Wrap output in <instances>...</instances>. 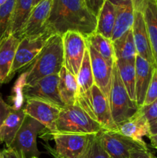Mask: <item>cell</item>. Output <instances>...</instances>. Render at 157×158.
<instances>
[{"instance_id": "cell-1", "label": "cell", "mask_w": 157, "mask_h": 158, "mask_svg": "<svg viewBox=\"0 0 157 158\" xmlns=\"http://www.w3.org/2000/svg\"><path fill=\"white\" fill-rule=\"evenodd\" d=\"M96 24V16L88 9L85 0H52L46 29L62 35L74 31L86 38L95 32Z\"/></svg>"}, {"instance_id": "cell-2", "label": "cell", "mask_w": 157, "mask_h": 158, "mask_svg": "<svg viewBox=\"0 0 157 158\" xmlns=\"http://www.w3.org/2000/svg\"><path fill=\"white\" fill-rule=\"evenodd\" d=\"M63 63L62 35L53 34L28 69L25 85H32L48 76L59 73Z\"/></svg>"}, {"instance_id": "cell-3", "label": "cell", "mask_w": 157, "mask_h": 158, "mask_svg": "<svg viewBox=\"0 0 157 158\" xmlns=\"http://www.w3.org/2000/svg\"><path fill=\"white\" fill-rule=\"evenodd\" d=\"M102 131L103 128L101 125L78 101L61 109L56 123V132L93 135Z\"/></svg>"}, {"instance_id": "cell-4", "label": "cell", "mask_w": 157, "mask_h": 158, "mask_svg": "<svg viewBox=\"0 0 157 158\" xmlns=\"http://www.w3.org/2000/svg\"><path fill=\"white\" fill-rule=\"evenodd\" d=\"M112 117L117 127L135 115L139 107L131 100L122 82L115 63L112 68L111 89L109 97Z\"/></svg>"}, {"instance_id": "cell-5", "label": "cell", "mask_w": 157, "mask_h": 158, "mask_svg": "<svg viewBox=\"0 0 157 158\" xmlns=\"http://www.w3.org/2000/svg\"><path fill=\"white\" fill-rule=\"evenodd\" d=\"M46 130L38 120L26 114L21 127L9 148L22 153L26 158L38 157L41 153L37 148L36 139Z\"/></svg>"}, {"instance_id": "cell-6", "label": "cell", "mask_w": 157, "mask_h": 158, "mask_svg": "<svg viewBox=\"0 0 157 158\" xmlns=\"http://www.w3.org/2000/svg\"><path fill=\"white\" fill-rule=\"evenodd\" d=\"M52 35V32L46 29L38 35L20 39V42L15 51V59L11 70V77H12L16 71L32 64Z\"/></svg>"}, {"instance_id": "cell-7", "label": "cell", "mask_w": 157, "mask_h": 158, "mask_svg": "<svg viewBox=\"0 0 157 158\" xmlns=\"http://www.w3.org/2000/svg\"><path fill=\"white\" fill-rule=\"evenodd\" d=\"M47 133L48 136H51V139L55 141V148L52 151L55 158H80L87 148L92 136L58 132Z\"/></svg>"}, {"instance_id": "cell-8", "label": "cell", "mask_w": 157, "mask_h": 158, "mask_svg": "<svg viewBox=\"0 0 157 158\" xmlns=\"http://www.w3.org/2000/svg\"><path fill=\"white\" fill-rule=\"evenodd\" d=\"M63 66L76 77L87 48L86 39L81 33L68 31L62 35Z\"/></svg>"}, {"instance_id": "cell-9", "label": "cell", "mask_w": 157, "mask_h": 158, "mask_svg": "<svg viewBox=\"0 0 157 158\" xmlns=\"http://www.w3.org/2000/svg\"><path fill=\"white\" fill-rule=\"evenodd\" d=\"M100 141L105 151L112 158H129L133 150L146 148V143H141L125 137L118 131H102L99 133Z\"/></svg>"}, {"instance_id": "cell-10", "label": "cell", "mask_w": 157, "mask_h": 158, "mask_svg": "<svg viewBox=\"0 0 157 158\" xmlns=\"http://www.w3.org/2000/svg\"><path fill=\"white\" fill-rule=\"evenodd\" d=\"M58 73L53 74L44 77L32 85H25L23 88L24 97L26 100H43L60 107H64L65 105L58 92Z\"/></svg>"}, {"instance_id": "cell-11", "label": "cell", "mask_w": 157, "mask_h": 158, "mask_svg": "<svg viewBox=\"0 0 157 158\" xmlns=\"http://www.w3.org/2000/svg\"><path fill=\"white\" fill-rule=\"evenodd\" d=\"M62 107L35 99L26 100L25 114L38 120L49 133L56 132V123Z\"/></svg>"}, {"instance_id": "cell-12", "label": "cell", "mask_w": 157, "mask_h": 158, "mask_svg": "<svg viewBox=\"0 0 157 158\" xmlns=\"http://www.w3.org/2000/svg\"><path fill=\"white\" fill-rule=\"evenodd\" d=\"M89 101L92 115L103 130L109 131H118V127L112 119L109 100L95 84L91 89Z\"/></svg>"}, {"instance_id": "cell-13", "label": "cell", "mask_w": 157, "mask_h": 158, "mask_svg": "<svg viewBox=\"0 0 157 158\" xmlns=\"http://www.w3.org/2000/svg\"><path fill=\"white\" fill-rule=\"evenodd\" d=\"M87 48L90 56L94 83L109 100L113 66L109 64V63L88 43Z\"/></svg>"}, {"instance_id": "cell-14", "label": "cell", "mask_w": 157, "mask_h": 158, "mask_svg": "<svg viewBox=\"0 0 157 158\" xmlns=\"http://www.w3.org/2000/svg\"><path fill=\"white\" fill-rule=\"evenodd\" d=\"M52 6V0H42L34 6L19 39L34 36L46 30V23L50 15Z\"/></svg>"}, {"instance_id": "cell-15", "label": "cell", "mask_w": 157, "mask_h": 158, "mask_svg": "<svg viewBox=\"0 0 157 158\" xmlns=\"http://www.w3.org/2000/svg\"><path fill=\"white\" fill-rule=\"evenodd\" d=\"M132 31L137 55L143 57L156 67L144 17L143 12L138 9H135L134 23L132 25Z\"/></svg>"}, {"instance_id": "cell-16", "label": "cell", "mask_w": 157, "mask_h": 158, "mask_svg": "<svg viewBox=\"0 0 157 158\" xmlns=\"http://www.w3.org/2000/svg\"><path fill=\"white\" fill-rule=\"evenodd\" d=\"M115 9V21L112 35V42L131 30L134 23L133 0H109Z\"/></svg>"}, {"instance_id": "cell-17", "label": "cell", "mask_w": 157, "mask_h": 158, "mask_svg": "<svg viewBox=\"0 0 157 158\" xmlns=\"http://www.w3.org/2000/svg\"><path fill=\"white\" fill-rule=\"evenodd\" d=\"M134 8L143 12L157 67V3L155 0H133Z\"/></svg>"}, {"instance_id": "cell-18", "label": "cell", "mask_w": 157, "mask_h": 158, "mask_svg": "<svg viewBox=\"0 0 157 158\" xmlns=\"http://www.w3.org/2000/svg\"><path fill=\"white\" fill-rule=\"evenodd\" d=\"M135 103L140 108L143 106L155 66L139 55L135 58Z\"/></svg>"}, {"instance_id": "cell-19", "label": "cell", "mask_w": 157, "mask_h": 158, "mask_svg": "<svg viewBox=\"0 0 157 158\" xmlns=\"http://www.w3.org/2000/svg\"><path fill=\"white\" fill-rule=\"evenodd\" d=\"M118 131L125 137L139 143H146L143 138L150 134V123L139 109L135 115L118 127Z\"/></svg>"}, {"instance_id": "cell-20", "label": "cell", "mask_w": 157, "mask_h": 158, "mask_svg": "<svg viewBox=\"0 0 157 158\" xmlns=\"http://www.w3.org/2000/svg\"><path fill=\"white\" fill-rule=\"evenodd\" d=\"M20 39L11 35L0 43V84L10 80L15 51Z\"/></svg>"}, {"instance_id": "cell-21", "label": "cell", "mask_w": 157, "mask_h": 158, "mask_svg": "<svg viewBox=\"0 0 157 158\" xmlns=\"http://www.w3.org/2000/svg\"><path fill=\"white\" fill-rule=\"evenodd\" d=\"M58 80V92L65 106H71L76 103L78 97V87L76 77L72 75L64 66L60 70Z\"/></svg>"}, {"instance_id": "cell-22", "label": "cell", "mask_w": 157, "mask_h": 158, "mask_svg": "<svg viewBox=\"0 0 157 158\" xmlns=\"http://www.w3.org/2000/svg\"><path fill=\"white\" fill-rule=\"evenodd\" d=\"M26 114L24 109H13L0 128V143H5L9 148L23 123Z\"/></svg>"}, {"instance_id": "cell-23", "label": "cell", "mask_w": 157, "mask_h": 158, "mask_svg": "<svg viewBox=\"0 0 157 158\" xmlns=\"http://www.w3.org/2000/svg\"><path fill=\"white\" fill-rule=\"evenodd\" d=\"M116 61L135 63L137 56L132 29L112 42Z\"/></svg>"}, {"instance_id": "cell-24", "label": "cell", "mask_w": 157, "mask_h": 158, "mask_svg": "<svg viewBox=\"0 0 157 158\" xmlns=\"http://www.w3.org/2000/svg\"><path fill=\"white\" fill-rule=\"evenodd\" d=\"M115 21V13L113 5L109 0H106L97 15V24L95 32L111 40Z\"/></svg>"}, {"instance_id": "cell-25", "label": "cell", "mask_w": 157, "mask_h": 158, "mask_svg": "<svg viewBox=\"0 0 157 158\" xmlns=\"http://www.w3.org/2000/svg\"><path fill=\"white\" fill-rule=\"evenodd\" d=\"M86 42L89 46H92L103 58L113 66L116 62L114 52L113 43L110 39L106 38L103 35L94 32L86 37Z\"/></svg>"}, {"instance_id": "cell-26", "label": "cell", "mask_w": 157, "mask_h": 158, "mask_svg": "<svg viewBox=\"0 0 157 158\" xmlns=\"http://www.w3.org/2000/svg\"><path fill=\"white\" fill-rule=\"evenodd\" d=\"M33 9V0H16L14 9L12 35L19 38L20 34Z\"/></svg>"}, {"instance_id": "cell-27", "label": "cell", "mask_w": 157, "mask_h": 158, "mask_svg": "<svg viewBox=\"0 0 157 158\" xmlns=\"http://www.w3.org/2000/svg\"><path fill=\"white\" fill-rule=\"evenodd\" d=\"M122 82L131 100L135 102V66L132 62H115Z\"/></svg>"}, {"instance_id": "cell-28", "label": "cell", "mask_w": 157, "mask_h": 158, "mask_svg": "<svg viewBox=\"0 0 157 158\" xmlns=\"http://www.w3.org/2000/svg\"><path fill=\"white\" fill-rule=\"evenodd\" d=\"M16 0H8L0 6V43L12 35L14 9Z\"/></svg>"}, {"instance_id": "cell-29", "label": "cell", "mask_w": 157, "mask_h": 158, "mask_svg": "<svg viewBox=\"0 0 157 158\" xmlns=\"http://www.w3.org/2000/svg\"><path fill=\"white\" fill-rule=\"evenodd\" d=\"M80 158H112L107 154L102 145L99 134L91 137L89 145Z\"/></svg>"}, {"instance_id": "cell-30", "label": "cell", "mask_w": 157, "mask_h": 158, "mask_svg": "<svg viewBox=\"0 0 157 158\" xmlns=\"http://www.w3.org/2000/svg\"><path fill=\"white\" fill-rule=\"evenodd\" d=\"M157 99V67H155L152 73V77L149 83L146 98H145L143 106H149Z\"/></svg>"}, {"instance_id": "cell-31", "label": "cell", "mask_w": 157, "mask_h": 158, "mask_svg": "<svg viewBox=\"0 0 157 158\" xmlns=\"http://www.w3.org/2000/svg\"><path fill=\"white\" fill-rule=\"evenodd\" d=\"M139 110L144 114L145 117L149 122L154 121L157 119V99L155 101L152 102L149 106H142L139 108Z\"/></svg>"}, {"instance_id": "cell-32", "label": "cell", "mask_w": 157, "mask_h": 158, "mask_svg": "<svg viewBox=\"0 0 157 158\" xmlns=\"http://www.w3.org/2000/svg\"><path fill=\"white\" fill-rule=\"evenodd\" d=\"M106 1V0H85V2L87 6L88 9L97 18L99 12L101 10L102 7Z\"/></svg>"}, {"instance_id": "cell-33", "label": "cell", "mask_w": 157, "mask_h": 158, "mask_svg": "<svg viewBox=\"0 0 157 158\" xmlns=\"http://www.w3.org/2000/svg\"><path fill=\"white\" fill-rule=\"evenodd\" d=\"M129 158H157L146 148H140L133 150L131 152L130 157Z\"/></svg>"}, {"instance_id": "cell-34", "label": "cell", "mask_w": 157, "mask_h": 158, "mask_svg": "<svg viewBox=\"0 0 157 158\" xmlns=\"http://www.w3.org/2000/svg\"><path fill=\"white\" fill-rule=\"evenodd\" d=\"M12 110L13 108L8 105L0 95V128Z\"/></svg>"}, {"instance_id": "cell-35", "label": "cell", "mask_w": 157, "mask_h": 158, "mask_svg": "<svg viewBox=\"0 0 157 158\" xmlns=\"http://www.w3.org/2000/svg\"><path fill=\"white\" fill-rule=\"evenodd\" d=\"M3 158H26L22 153L18 152L11 148H6L2 151Z\"/></svg>"}, {"instance_id": "cell-36", "label": "cell", "mask_w": 157, "mask_h": 158, "mask_svg": "<svg viewBox=\"0 0 157 158\" xmlns=\"http://www.w3.org/2000/svg\"><path fill=\"white\" fill-rule=\"evenodd\" d=\"M147 137L150 140L152 146L157 150V134H149Z\"/></svg>"}, {"instance_id": "cell-37", "label": "cell", "mask_w": 157, "mask_h": 158, "mask_svg": "<svg viewBox=\"0 0 157 158\" xmlns=\"http://www.w3.org/2000/svg\"><path fill=\"white\" fill-rule=\"evenodd\" d=\"M150 134H157V119L150 123Z\"/></svg>"}, {"instance_id": "cell-38", "label": "cell", "mask_w": 157, "mask_h": 158, "mask_svg": "<svg viewBox=\"0 0 157 158\" xmlns=\"http://www.w3.org/2000/svg\"><path fill=\"white\" fill-rule=\"evenodd\" d=\"M40 1H42V0H33V7L35 6V5L38 4Z\"/></svg>"}, {"instance_id": "cell-39", "label": "cell", "mask_w": 157, "mask_h": 158, "mask_svg": "<svg viewBox=\"0 0 157 158\" xmlns=\"http://www.w3.org/2000/svg\"><path fill=\"white\" fill-rule=\"evenodd\" d=\"M7 1L8 0H0V6H2V5H4Z\"/></svg>"}, {"instance_id": "cell-40", "label": "cell", "mask_w": 157, "mask_h": 158, "mask_svg": "<svg viewBox=\"0 0 157 158\" xmlns=\"http://www.w3.org/2000/svg\"><path fill=\"white\" fill-rule=\"evenodd\" d=\"M0 158H3L2 154V152H0Z\"/></svg>"}, {"instance_id": "cell-41", "label": "cell", "mask_w": 157, "mask_h": 158, "mask_svg": "<svg viewBox=\"0 0 157 158\" xmlns=\"http://www.w3.org/2000/svg\"><path fill=\"white\" fill-rule=\"evenodd\" d=\"M32 158H38V157H32Z\"/></svg>"}, {"instance_id": "cell-42", "label": "cell", "mask_w": 157, "mask_h": 158, "mask_svg": "<svg viewBox=\"0 0 157 158\" xmlns=\"http://www.w3.org/2000/svg\"><path fill=\"white\" fill-rule=\"evenodd\" d=\"M155 1H156V3H157V0H155Z\"/></svg>"}]
</instances>
